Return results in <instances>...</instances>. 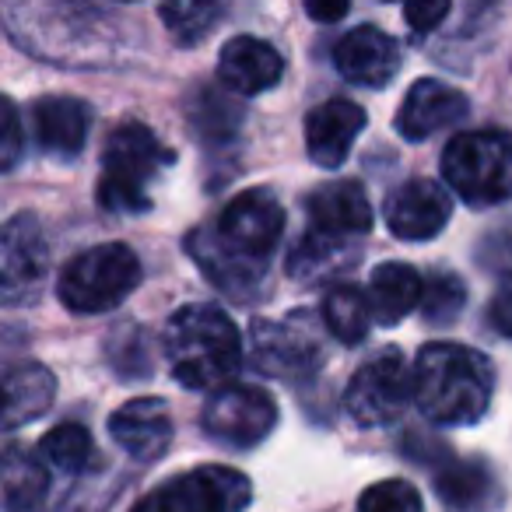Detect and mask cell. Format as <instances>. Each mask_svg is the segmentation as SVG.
Wrapping results in <instances>:
<instances>
[{
    "mask_svg": "<svg viewBox=\"0 0 512 512\" xmlns=\"http://www.w3.org/2000/svg\"><path fill=\"white\" fill-rule=\"evenodd\" d=\"M491 393H495V369L488 355L446 341L421 348L414 365V404L432 425H477L488 414Z\"/></svg>",
    "mask_w": 512,
    "mask_h": 512,
    "instance_id": "cell-1",
    "label": "cell"
},
{
    "mask_svg": "<svg viewBox=\"0 0 512 512\" xmlns=\"http://www.w3.org/2000/svg\"><path fill=\"white\" fill-rule=\"evenodd\" d=\"M169 372L186 390H221L239 372L242 337L218 306H183L165 327Z\"/></svg>",
    "mask_w": 512,
    "mask_h": 512,
    "instance_id": "cell-2",
    "label": "cell"
},
{
    "mask_svg": "<svg viewBox=\"0 0 512 512\" xmlns=\"http://www.w3.org/2000/svg\"><path fill=\"white\" fill-rule=\"evenodd\" d=\"M176 162L158 134L141 120H127L109 134L102 151L99 207L113 214H141L151 207L148 190Z\"/></svg>",
    "mask_w": 512,
    "mask_h": 512,
    "instance_id": "cell-3",
    "label": "cell"
},
{
    "mask_svg": "<svg viewBox=\"0 0 512 512\" xmlns=\"http://www.w3.org/2000/svg\"><path fill=\"white\" fill-rule=\"evenodd\" d=\"M141 285V260L123 242H102L67 260L57 281V295L71 313L99 316L123 306Z\"/></svg>",
    "mask_w": 512,
    "mask_h": 512,
    "instance_id": "cell-4",
    "label": "cell"
},
{
    "mask_svg": "<svg viewBox=\"0 0 512 512\" xmlns=\"http://www.w3.org/2000/svg\"><path fill=\"white\" fill-rule=\"evenodd\" d=\"M442 179L470 207H495L512 197V134L470 130L442 151Z\"/></svg>",
    "mask_w": 512,
    "mask_h": 512,
    "instance_id": "cell-5",
    "label": "cell"
},
{
    "mask_svg": "<svg viewBox=\"0 0 512 512\" xmlns=\"http://www.w3.org/2000/svg\"><path fill=\"white\" fill-rule=\"evenodd\" d=\"M249 502H253V484L246 474L207 463L158 484L130 512H246Z\"/></svg>",
    "mask_w": 512,
    "mask_h": 512,
    "instance_id": "cell-6",
    "label": "cell"
},
{
    "mask_svg": "<svg viewBox=\"0 0 512 512\" xmlns=\"http://www.w3.org/2000/svg\"><path fill=\"white\" fill-rule=\"evenodd\" d=\"M411 400L414 372L407 369L404 355L397 348H386L351 376L348 390H344V411L362 428H383L393 425Z\"/></svg>",
    "mask_w": 512,
    "mask_h": 512,
    "instance_id": "cell-7",
    "label": "cell"
},
{
    "mask_svg": "<svg viewBox=\"0 0 512 512\" xmlns=\"http://www.w3.org/2000/svg\"><path fill=\"white\" fill-rule=\"evenodd\" d=\"M200 425L221 446L253 449L278 425V404L271 393L253 383H228L207 397Z\"/></svg>",
    "mask_w": 512,
    "mask_h": 512,
    "instance_id": "cell-8",
    "label": "cell"
},
{
    "mask_svg": "<svg viewBox=\"0 0 512 512\" xmlns=\"http://www.w3.org/2000/svg\"><path fill=\"white\" fill-rule=\"evenodd\" d=\"M253 365L271 379H302L323 365L320 323L309 313L253 323Z\"/></svg>",
    "mask_w": 512,
    "mask_h": 512,
    "instance_id": "cell-9",
    "label": "cell"
},
{
    "mask_svg": "<svg viewBox=\"0 0 512 512\" xmlns=\"http://www.w3.org/2000/svg\"><path fill=\"white\" fill-rule=\"evenodd\" d=\"M281 232H285V207L278 204V197L271 190H246L225 204L214 239L249 264H267V256L281 242Z\"/></svg>",
    "mask_w": 512,
    "mask_h": 512,
    "instance_id": "cell-10",
    "label": "cell"
},
{
    "mask_svg": "<svg viewBox=\"0 0 512 512\" xmlns=\"http://www.w3.org/2000/svg\"><path fill=\"white\" fill-rule=\"evenodd\" d=\"M50 271V246H46L43 225L36 214H15L4 225L0 239V281H4V299L18 302L36 295Z\"/></svg>",
    "mask_w": 512,
    "mask_h": 512,
    "instance_id": "cell-11",
    "label": "cell"
},
{
    "mask_svg": "<svg viewBox=\"0 0 512 512\" xmlns=\"http://www.w3.org/2000/svg\"><path fill=\"white\" fill-rule=\"evenodd\" d=\"M449 214H453V197L435 179H411L386 200V225L404 242L435 239L449 225Z\"/></svg>",
    "mask_w": 512,
    "mask_h": 512,
    "instance_id": "cell-12",
    "label": "cell"
},
{
    "mask_svg": "<svg viewBox=\"0 0 512 512\" xmlns=\"http://www.w3.org/2000/svg\"><path fill=\"white\" fill-rule=\"evenodd\" d=\"M334 64L358 88H386L400 71V50L379 25H358L337 43Z\"/></svg>",
    "mask_w": 512,
    "mask_h": 512,
    "instance_id": "cell-13",
    "label": "cell"
},
{
    "mask_svg": "<svg viewBox=\"0 0 512 512\" xmlns=\"http://www.w3.org/2000/svg\"><path fill=\"white\" fill-rule=\"evenodd\" d=\"M467 116V95L446 81L421 78L404 95L397 113V134L404 141H428L439 130L453 127Z\"/></svg>",
    "mask_w": 512,
    "mask_h": 512,
    "instance_id": "cell-14",
    "label": "cell"
},
{
    "mask_svg": "<svg viewBox=\"0 0 512 512\" xmlns=\"http://www.w3.org/2000/svg\"><path fill=\"white\" fill-rule=\"evenodd\" d=\"M109 435L127 456L141 463L162 460L172 442V414L165 400L158 397H134L116 407L109 418Z\"/></svg>",
    "mask_w": 512,
    "mask_h": 512,
    "instance_id": "cell-15",
    "label": "cell"
},
{
    "mask_svg": "<svg viewBox=\"0 0 512 512\" xmlns=\"http://www.w3.org/2000/svg\"><path fill=\"white\" fill-rule=\"evenodd\" d=\"M285 78V60L271 43L235 36L218 53V81L235 95H264Z\"/></svg>",
    "mask_w": 512,
    "mask_h": 512,
    "instance_id": "cell-16",
    "label": "cell"
},
{
    "mask_svg": "<svg viewBox=\"0 0 512 512\" xmlns=\"http://www.w3.org/2000/svg\"><path fill=\"white\" fill-rule=\"evenodd\" d=\"M365 130V109L348 99H330L306 116V151L320 169H341L355 137Z\"/></svg>",
    "mask_w": 512,
    "mask_h": 512,
    "instance_id": "cell-17",
    "label": "cell"
},
{
    "mask_svg": "<svg viewBox=\"0 0 512 512\" xmlns=\"http://www.w3.org/2000/svg\"><path fill=\"white\" fill-rule=\"evenodd\" d=\"M306 214L313 221V232L337 235V239H358L372 228L369 193L355 179H334L313 190L306 200Z\"/></svg>",
    "mask_w": 512,
    "mask_h": 512,
    "instance_id": "cell-18",
    "label": "cell"
},
{
    "mask_svg": "<svg viewBox=\"0 0 512 512\" xmlns=\"http://www.w3.org/2000/svg\"><path fill=\"white\" fill-rule=\"evenodd\" d=\"M32 130L39 151L57 158L81 155L92 134V106L71 95H46L32 106Z\"/></svg>",
    "mask_w": 512,
    "mask_h": 512,
    "instance_id": "cell-19",
    "label": "cell"
},
{
    "mask_svg": "<svg viewBox=\"0 0 512 512\" xmlns=\"http://www.w3.org/2000/svg\"><path fill=\"white\" fill-rule=\"evenodd\" d=\"M435 491L449 512H491L505 498L502 481L484 460H449L435 477Z\"/></svg>",
    "mask_w": 512,
    "mask_h": 512,
    "instance_id": "cell-20",
    "label": "cell"
},
{
    "mask_svg": "<svg viewBox=\"0 0 512 512\" xmlns=\"http://www.w3.org/2000/svg\"><path fill=\"white\" fill-rule=\"evenodd\" d=\"M425 278L411 264H379L369 278V306L379 327H397L400 320L421 309Z\"/></svg>",
    "mask_w": 512,
    "mask_h": 512,
    "instance_id": "cell-21",
    "label": "cell"
},
{
    "mask_svg": "<svg viewBox=\"0 0 512 512\" xmlns=\"http://www.w3.org/2000/svg\"><path fill=\"white\" fill-rule=\"evenodd\" d=\"M355 260H358L355 239L306 232L295 242L292 256H288V274H292L299 285H320V281L341 278L344 271H351Z\"/></svg>",
    "mask_w": 512,
    "mask_h": 512,
    "instance_id": "cell-22",
    "label": "cell"
},
{
    "mask_svg": "<svg viewBox=\"0 0 512 512\" xmlns=\"http://www.w3.org/2000/svg\"><path fill=\"white\" fill-rule=\"evenodd\" d=\"M4 425L15 432V428L29 425V421L43 418L53 407V397H57V379L46 365L39 362H22L11 365L8 379H4Z\"/></svg>",
    "mask_w": 512,
    "mask_h": 512,
    "instance_id": "cell-23",
    "label": "cell"
},
{
    "mask_svg": "<svg viewBox=\"0 0 512 512\" xmlns=\"http://www.w3.org/2000/svg\"><path fill=\"white\" fill-rule=\"evenodd\" d=\"M186 246H190V256L200 264V271H204L221 292L235 295V299H246L249 288L264 278V264H249V260H242V256L228 253V249L214 239V232L190 235Z\"/></svg>",
    "mask_w": 512,
    "mask_h": 512,
    "instance_id": "cell-24",
    "label": "cell"
},
{
    "mask_svg": "<svg viewBox=\"0 0 512 512\" xmlns=\"http://www.w3.org/2000/svg\"><path fill=\"white\" fill-rule=\"evenodd\" d=\"M50 491L43 463L29 456L22 446H8L4 453V509L8 512H36Z\"/></svg>",
    "mask_w": 512,
    "mask_h": 512,
    "instance_id": "cell-25",
    "label": "cell"
},
{
    "mask_svg": "<svg viewBox=\"0 0 512 512\" xmlns=\"http://www.w3.org/2000/svg\"><path fill=\"white\" fill-rule=\"evenodd\" d=\"M186 120H190L193 134H200L207 144H225L239 130L242 106L218 88H197L190 95V106H186Z\"/></svg>",
    "mask_w": 512,
    "mask_h": 512,
    "instance_id": "cell-26",
    "label": "cell"
},
{
    "mask_svg": "<svg viewBox=\"0 0 512 512\" xmlns=\"http://www.w3.org/2000/svg\"><path fill=\"white\" fill-rule=\"evenodd\" d=\"M323 323L341 344L355 348L372 327V306L355 285H334L323 299Z\"/></svg>",
    "mask_w": 512,
    "mask_h": 512,
    "instance_id": "cell-27",
    "label": "cell"
},
{
    "mask_svg": "<svg viewBox=\"0 0 512 512\" xmlns=\"http://www.w3.org/2000/svg\"><path fill=\"white\" fill-rule=\"evenodd\" d=\"M39 456L50 467L64 470V474H85L95 463V442L92 432L78 421H64V425L50 428L39 442Z\"/></svg>",
    "mask_w": 512,
    "mask_h": 512,
    "instance_id": "cell-28",
    "label": "cell"
},
{
    "mask_svg": "<svg viewBox=\"0 0 512 512\" xmlns=\"http://www.w3.org/2000/svg\"><path fill=\"white\" fill-rule=\"evenodd\" d=\"M162 22L169 25L172 39L179 46H197L200 39H207V32L214 29V22L221 18V4H207V0H179V4H162L158 8Z\"/></svg>",
    "mask_w": 512,
    "mask_h": 512,
    "instance_id": "cell-29",
    "label": "cell"
},
{
    "mask_svg": "<svg viewBox=\"0 0 512 512\" xmlns=\"http://www.w3.org/2000/svg\"><path fill=\"white\" fill-rule=\"evenodd\" d=\"M467 306V288L456 274H432L425 281V295H421V316L432 327H449L463 316Z\"/></svg>",
    "mask_w": 512,
    "mask_h": 512,
    "instance_id": "cell-30",
    "label": "cell"
},
{
    "mask_svg": "<svg viewBox=\"0 0 512 512\" xmlns=\"http://www.w3.org/2000/svg\"><path fill=\"white\" fill-rule=\"evenodd\" d=\"M421 509L425 505H421L418 488L411 481H400V477L372 484L358 498V512H421Z\"/></svg>",
    "mask_w": 512,
    "mask_h": 512,
    "instance_id": "cell-31",
    "label": "cell"
},
{
    "mask_svg": "<svg viewBox=\"0 0 512 512\" xmlns=\"http://www.w3.org/2000/svg\"><path fill=\"white\" fill-rule=\"evenodd\" d=\"M113 348H109V362H113V369L120 372L123 379H148L151 376V358H148V334L144 330H137V327H123V330H116V337L113 341Z\"/></svg>",
    "mask_w": 512,
    "mask_h": 512,
    "instance_id": "cell-32",
    "label": "cell"
},
{
    "mask_svg": "<svg viewBox=\"0 0 512 512\" xmlns=\"http://www.w3.org/2000/svg\"><path fill=\"white\" fill-rule=\"evenodd\" d=\"M446 15H449L446 0H432V4L421 0V4H407L404 8V22L414 29V36H428V32H432Z\"/></svg>",
    "mask_w": 512,
    "mask_h": 512,
    "instance_id": "cell-33",
    "label": "cell"
},
{
    "mask_svg": "<svg viewBox=\"0 0 512 512\" xmlns=\"http://www.w3.org/2000/svg\"><path fill=\"white\" fill-rule=\"evenodd\" d=\"M22 158V123H18V106L4 99V169H15Z\"/></svg>",
    "mask_w": 512,
    "mask_h": 512,
    "instance_id": "cell-34",
    "label": "cell"
},
{
    "mask_svg": "<svg viewBox=\"0 0 512 512\" xmlns=\"http://www.w3.org/2000/svg\"><path fill=\"white\" fill-rule=\"evenodd\" d=\"M488 327L495 330L498 337H509L512 341V285L502 288V292L491 299L488 306Z\"/></svg>",
    "mask_w": 512,
    "mask_h": 512,
    "instance_id": "cell-35",
    "label": "cell"
},
{
    "mask_svg": "<svg viewBox=\"0 0 512 512\" xmlns=\"http://www.w3.org/2000/svg\"><path fill=\"white\" fill-rule=\"evenodd\" d=\"M306 15L313 18V22H341L344 15H348V4H320V0H309L306 4Z\"/></svg>",
    "mask_w": 512,
    "mask_h": 512,
    "instance_id": "cell-36",
    "label": "cell"
}]
</instances>
